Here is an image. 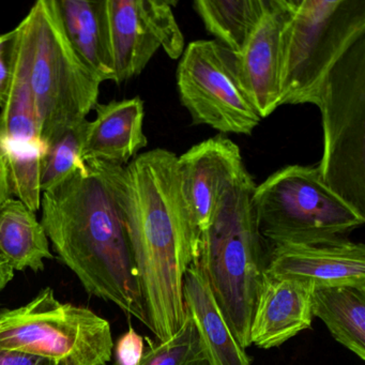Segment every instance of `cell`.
Segmentation results:
<instances>
[{
	"label": "cell",
	"mask_w": 365,
	"mask_h": 365,
	"mask_svg": "<svg viewBox=\"0 0 365 365\" xmlns=\"http://www.w3.org/2000/svg\"><path fill=\"white\" fill-rule=\"evenodd\" d=\"M0 257L12 270L40 272L53 257L48 238L36 212L18 198L0 205Z\"/></svg>",
	"instance_id": "19"
},
{
	"label": "cell",
	"mask_w": 365,
	"mask_h": 365,
	"mask_svg": "<svg viewBox=\"0 0 365 365\" xmlns=\"http://www.w3.org/2000/svg\"><path fill=\"white\" fill-rule=\"evenodd\" d=\"M178 157L155 148L128 165L97 162L108 179L129 237L147 322L158 341L185 320L183 279L197 256L198 235L185 205Z\"/></svg>",
	"instance_id": "1"
},
{
	"label": "cell",
	"mask_w": 365,
	"mask_h": 365,
	"mask_svg": "<svg viewBox=\"0 0 365 365\" xmlns=\"http://www.w3.org/2000/svg\"><path fill=\"white\" fill-rule=\"evenodd\" d=\"M266 275L309 282L315 288L352 286L365 290V247L348 238L272 247Z\"/></svg>",
	"instance_id": "13"
},
{
	"label": "cell",
	"mask_w": 365,
	"mask_h": 365,
	"mask_svg": "<svg viewBox=\"0 0 365 365\" xmlns=\"http://www.w3.org/2000/svg\"><path fill=\"white\" fill-rule=\"evenodd\" d=\"M40 365H50V363H48L46 360H43L41 363H40Z\"/></svg>",
	"instance_id": "29"
},
{
	"label": "cell",
	"mask_w": 365,
	"mask_h": 365,
	"mask_svg": "<svg viewBox=\"0 0 365 365\" xmlns=\"http://www.w3.org/2000/svg\"><path fill=\"white\" fill-rule=\"evenodd\" d=\"M88 123L86 119L46 143L40 170L42 193L63 182L76 170L86 168L82 150Z\"/></svg>",
	"instance_id": "22"
},
{
	"label": "cell",
	"mask_w": 365,
	"mask_h": 365,
	"mask_svg": "<svg viewBox=\"0 0 365 365\" xmlns=\"http://www.w3.org/2000/svg\"><path fill=\"white\" fill-rule=\"evenodd\" d=\"M314 290L309 282L264 275L252 320L251 345L260 349L279 347L311 328Z\"/></svg>",
	"instance_id": "15"
},
{
	"label": "cell",
	"mask_w": 365,
	"mask_h": 365,
	"mask_svg": "<svg viewBox=\"0 0 365 365\" xmlns=\"http://www.w3.org/2000/svg\"><path fill=\"white\" fill-rule=\"evenodd\" d=\"M255 187L245 170L224 193L210 226L198 237L195 259L245 349L251 346L254 309L268 262L252 202Z\"/></svg>",
	"instance_id": "3"
},
{
	"label": "cell",
	"mask_w": 365,
	"mask_h": 365,
	"mask_svg": "<svg viewBox=\"0 0 365 365\" xmlns=\"http://www.w3.org/2000/svg\"><path fill=\"white\" fill-rule=\"evenodd\" d=\"M9 197H11V193H10L7 166L3 155L0 153V205Z\"/></svg>",
	"instance_id": "27"
},
{
	"label": "cell",
	"mask_w": 365,
	"mask_h": 365,
	"mask_svg": "<svg viewBox=\"0 0 365 365\" xmlns=\"http://www.w3.org/2000/svg\"><path fill=\"white\" fill-rule=\"evenodd\" d=\"M145 341L132 327L114 344V365H138L145 351Z\"/></svg>",
	"instance_id": "25"
},
{
	"label": "cell",
	"mask_w": 365,
	"mask_h": 365,
	"mask_svg": "<svg viewBox=\"0 0 365 365\" xmlns=\"http://www.w3.org/2000/svg\"><path fill=\"white\" fill-rule=\"evenodd\" d=\"M106 14L116 84L140 76L160 48L174 61L182 55L185 37L170 1L106 0Z\"/></svg>",
	"instance_id": "10"
},
{
	"label": "cell",
	"mask_w": 365,
	"mask_h": 365,
	"mask_svg": "<svg viewBox=\"0 0 365 365\" xmlns=\"http://www.w3.org/2000/svg\"><path fill=\"white\" fill-rule=\"evenodd\" d=\"M289 11L290 0H269L245 48L235 54L241 83L262 119L281 106L282 33Z\"/></svg>",
	"instance_id": "14"
},
{
	"label": "cell",
	"mask_w": 365,
	"mask_h": 365,
	"mask_svg": "<svg viewBox=\"0 0 365 365\" xmlns=\"http://www.w3.org/2000/svg\"><path fill=\"white\" fill-rule=\"evenodd\" d=\"M41 208L48 240L86 292L148 326L123 215L97 162L42 193Z\"/></svg>",
	"instance_id": "2"
},
{
	"label": "cell",
	"mask_w": 365,
	"mask_h": 365,
	"mask_svg": "<svg viewBox=\"0 0 365 365\" xmlns=\"http://www.w3.org/2000/svg\"><path fill=\"white\" fill-rule=\"evenodd\" d=\"M43 360L22 352L0 349V365H40Z\"/></svg>",
	"instance_id": "26"
},
{
	"label": "cell",
	"mask_w": 365,
	"mask_h": 365,
	"mask_svg": "<svg viewBox=\"0 0 365 365\" xmlns=\"http://www.w3.org/2000/svg\"><path fill=\"white\" fill-rule=\"evenodd\" d=\"M146 341L147 347L138 365H208L187 311L182 327L174 336L158 343L146 337Z\"/></svg>",
	"instance_id": "23"
},
{
	"label": "cell",
	"mask_w": 365,
	"mask_h": 365,
	"mask_svg": "<svg viewBox=\"0 0 365 365\" xmlns=\"http://www.w3.org/2000/svg\"><path fill=\"white\" fill-rule=\"evenodd\" d=\"M318 108L324 132L318 170L333 191L365 215V35L331 70Z\"/></svg>",
	"instance_id": "8"
},
{
	"label": "cell",
	"mask_w": 365,
	"mask_h": 365,
	"mask_svg": "<svg viewBox=\"0 0 365 365\" xmlns=\"http://www.w3.org/2000/svg\"><path fill=\"white\" fill-rule=\"evenodd\" d=\"M44 144L86 120L98 104L101 82L66 37L54 0H40L16 27Z\"/></svg>",
	"instance_id": "4"
},
{
	"label": "cell",
	"mask_w": 365,
	"mask_h": 365,
	"mask_svg": "<svg viewBox=\"0 0 365 365\" xmlns=\"http://www.w3.org/2000/svg\"><path fill=\"white\" fill-rule=\"evenodd\" d=\"M176 78L179 99L195 125L251 135L262 120L241 83L236 55L215 40L187 44Z\"/></svg>",
	"instance_id": "9"
},
{
	"label": "cell",
	"mask_w": 365,
	"mask_h": 365,
	"mask_svg": "<svg viewBox=\"0 0 365 365\" xmlns=\"http://www.w3.org/2000/svg\"><path fill=\"white\" fill-rule=\"evenodd\" d=\"M269 0H196L193 7L215 41L239 54L262 20Z\"/></svg>",
	"instance_id": "21"
},
{
	"label": "cell",
	"mask_w": 365,
	"mask_h": 365,
	"mask_svg": "<svg viewBox=\"0 0 365 365\" xmlns=\"http://www.w3.org/2000/svg\"><path fill=\"white\" fill-rule=\"evenodd\" d=\"M44 150L41 125L18 50L11 89L0 112V153L7 166L10 193L34 212L41 208L40 170Z\"/></svg>",
	"instance_id": "11"
},
{
	"label": "cell",
	"mask_w": 365,
	"mask_h": 365,
	"mask_svg": "<svg viewBox=\"0 0 365 365\" xmlns=\"http://www.w3.org/2000/svg\"><path fill=\"white\" fill-rule=\"evenodd\" d=\"M245 170L238 145L223 135L194 145L178 157L181 192L198 237L210 226L222 196Z\"/></svg>",
	"instance_id": "12"
},
{
	"label": "cell",
	"mask_w": 365,
	"mask_h": 365,
	"mask_svg": "<svg viewBox=\"0 0 365 365\" xmlns=\"http://www.w3.org/2000/svg\"><path fill=\"white\" fill-rule=\"evenodd\" d=\"M14 271L11 267L8 266L7 262L0 257V292L5 289L6 286L14 279Z\"/></svg>",
	"instance_id": "28"
},
{
	"label": "cell",
	"mask_w": 365,
	"mask_h": 365,
	"mask_svg": "<svg viewBox=\"0 0 365 365\" xmlns=\"http://www.w3.org/2000/svg\"><path fill=\"white\" fill-rule=\"evenodd\" d=\"M254 212L271 247L347 238L365 215L333 191L316 166L289 165L256 185Z\"/></svg>",
	"instance_id": "6"
},
{
	"label": "cell",
	"mask_w": 365,
	"mask_h": 365,
	"mask_svg": "<svg viewBox=\"0 0 365 365\" xmlns=\"http://www.w3.org/2000/svg\"><path fill=\"white\" fill-rule=\"evenodd\" d=\"M365 35V0H290L282 33L279 106H319L337 61Z\"/></svg>",
	"instance_id": "5"
},
{
	"label": "cell",
	"mask_w": 365,
	"mask_h": 365,
	"mask_svg": "<svg viewBox=\"0 0 365 365\" xmlns=\"http://www.w3.org/2000/svg\"><path fill=\"white\" fill-rule=\"evenodd\" d=\"M18 51L16 29L0 34V108L5 106L14 81Z\"/></svg>",
	"instance_id": "24"
},
{
	"label": "cell",
	"mask_w": 365,
	"mask_h": 365,
	"mask_svg": "<svg viewBox=\"0 0 365 365\" xmlns=\"http://www.w3.org/2000/svg\"><path fill=\"white\" fill-rule=\"evenodd\" d=\"M313 316L333 339L365 360V290L352 286L315 288Z\"/></svg>",
	"instance_id": "20"
},
{
	"label": "cell",
	"mask_w": 365,
	"mask_h": 365,
	"mask_svg": "<svg viewBox=\"0 0 365 365\" xmlns=\"http://www.w3.org/2000/svg\"><path fill=\"white\" fill-rule=\"evenodd\" d=\"M66 37L78 58L103 83L114 81L106 0H54Z\"/></svg>",
	"instance_id": "18"
},
{
	"label": "cell",
	"mask_w": 365,
	"mask_h": 365,
	"mask_svg": "<svg viewBox=\"0 0 365 365\" xmlns=\"http://www.w3.org/2000/svg\"><path fill=\"white\" fill-rule=\"evenodd\" d=\"M0 349L50 365H108L114 341L108 320L87 307L61 302L48 287L23 307L0 311Z\"/></svg>",
	"instance_id": "7"
},
{
	"label": "cell",
	"mask_w": 365,
	"mask_h": 365,
	"mask_svg": "<svg viewBox=\"0 0 365 365\" xmlns=\"http://www.w3.org/2000/svg\"><path fill=\"white\" fill-rule=\"evenodd\" d=\"M97 116L89 121L83 145L85 162L125 166L147 146L144 133V102L140 97L95 106Z\"/></svg>",
	"instance_id": "16"
},
{
	"label": "cell",
	"mask_w": 365,
	"mask_h": 365,
	"mask_svg": "<svg viewBox=\"0 0 365 365\" xmlns=\"http://www.w3.org/2000/svg\"><path fill=\"white\" fill-rule=\"evenodd\" d=\"M183 301L208 365H252L195 260L183 279Z\"/></svg>",
	"instance_id": "17"
}]
</instances>
